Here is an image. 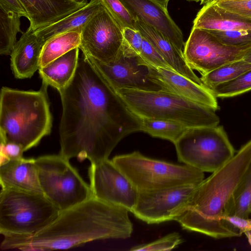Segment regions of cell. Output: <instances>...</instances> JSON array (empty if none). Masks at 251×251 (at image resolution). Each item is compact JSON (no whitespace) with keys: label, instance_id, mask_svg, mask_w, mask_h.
<instances>
[{"label":"cell","instance_id":"4dcf8cb0","mask_svg":"<svg viewBox=\"0 0 251 251\" xmlns=\"http://www.w3.org/2000/svg\"><path fill=\"white\" fill-rule=\"evenodd\" d=\"M209 31L225 45L239 48H251V30Z\"/></svg>","mask_w":251,"mask_h":251},{"label":"cell","instance_id":"7bdbcfd3","mask_svg":"<svg viewBox=\"0 0 251 251\" xmlns=\"http://www.w3.org/2000/svg\"><path fill=\"white\" fill-rule=\"evenodd\" d=\"M248 224H249V226H248V230H251V219H249V218Z\"/></svg>","mask_w":251,"mask_h":251},{"label":"cell","instance_id":"603a6c76","mask_svg":"<svg viewBox=\"0 0 251 251\" xmlns=\"http://www.w3.org/2000/svg\"><path fill=\"white\" fill-rule=\"evenodd\" d=\"M101 5L100 0H90L85 6L61 20L35 31L44 43L58 34L71 31L81 32L82 29Z\"/></svg>","mask_w":251,"mask_h":251},{"label":"cell","instance_id":"5bb4252c","mask_svg":"<svg viewBox=\"0 0 251 251\" xmlns=\"http://www.w3.org/2000/svg\"><path fill=\"white\" fill-rule=\"evenodd\" d=\"M84 56L115 91L123 88L160 90L158 85L148 78V67L139 63V56L129 50L124 43L122 52L113 62L103 63Z\"/></svg>","mask_w":251,"mask_h":251},{"label":"cell","instance_id":"3957f363","mask_svg":"<svg viewBox=\"0 0 251 251\" xmlns=\"http://www.w3.org/2000/svg\"><path fill=\"white\" fill-rule=\"evenodd\" d=\"M251 163V140L197 186L186 209L176 221L184 229L214 238L240 236L225 217L233 195Z\"/></svg>","mask_w":251,"mask_h":251},{"label":"cell","instance_id":"8fae6325","mask_svg":"<svg viewBox=\"0 0 251 251\" xmlns=\"http://www.w3.org/2000/svg\"><path fill=\"white\" fill-rule=\"evenodd\" d=\"M250 49L225 45L209 30L193 27L183 53L188 66L202 75L227 63L242 59Z\"/></svg>","mask_w":251,"mask_h":251},{"label":"cell","instance_id":"d6a6232c","mask_svg":"<svg viewBox=\"0 0 251 251\" xmlns=\"http://www.w3.org/2000/svg\"><path fill=\"white\" fill-rule=\"evenodd\" d=\"M138 56L139 63L142 65H149L174 71L153 46L144 37L141 50Z\"/></svg>","mask_w":251,"mask_h":251},{"label":"cell","instance_id":"484cf974","mask_svg":"<svg viewBox=\"0 0 251 251\" xmlns=\"http://www.w3.org/2000/svg\"><path fill=\"white\" fill-rule=\"evenodd\" d=\"M251 213V163L236 189L227 215L248 218Z\"/></svg>","mask_w":251,"mask_h":251},{"label":"cell","instance_id":"f35d334b","mask_svg":"<svg viewBox=\"0 0 251 251\" xmlns=\"http://www.w3.org/2000/svg\"><path fill=\"white\" fill-rule=\"evenodd\" d=\"M164 7L167 8V5L170 0H153Z\"/></svg>","mask_w":251,"mask_h":251},{"label":"cell","instance_id":"30bf717a","mask_svg":"<svg viewBox=\"0 0 251 251\" xmlns=\"http://www.w3.org/2000/svg\"><path fill=\"white\" fill-rule=\"evenodd\" d=\"M123 30L101 3L81 32L79 48L85 56L103 63L113 62L123 50Z\"/></svg>","mask_w":251,"mask_h":251},{"label":"cell","instance_id":"44dd1931","mask_svg":"<svg viewBox=\"0 0 251 251\" xmlns=\"http://www.w3.org/2000/svg\"><path fill=\"white\" fill-rule=\"evenodd\" d=\"M193 27L208 30H251V18L210 2L204 5L198 12Z\"/></svg>","mask_w":251,"mask_h":251},{"label":"cell","instance_id":"ffe728a7","mask_svg":"<svg viewBox=\"0 0 251 251\" xmlns=\"http://www.w3.org/2000/svg\"><path fill=\"white\" fill-rule=\"evenodd\" d=\"M135 20L136 29L153 46L173 70L199 84L203 85L201 78L187 64L183 53L167 37L145 23L138 19Z\"/></svg>","mask_w":251,"mask_h":251},{"label":"cell","instance_id":"cb8c5ba5","mask_svg":"<svg viewBox=\"0 0 251 251\" xmlns=\"http://www.w3.org/2000/svg\"><path fill=\"white\" fill-rule=\"evenodd\" d=\"M80 41L81 32L78 31L65 32L49 39L42 47L40 68L46 66L71 50L79 48Z\"/></svg>","mask_w":251,"mask_h":251},{"label":"cell","instance_id":"7a4b0ae2","mask_svg":"<svg viewBox=\"0 0 251 251\" xmlns=\"http://www.w3.org/2000/svg\"><path fill=\"white\" fill-rule=\"evenodd\" d=\"M128 212L93 196L60 211L51 224L37 234L7 240L2 248L23 251L67 250L95 240L127 239L133 232Z\"/></svg>","mask_w":251,"mask_h":251},{"label":"cell","instance_id":"d4e9b609","mask_svg":"<svg viewBox=\"0 0 251 251\" xmlns=\"http://www.w3.org/2000/svg\"><path fill=\"white\" fill-rule=\"evenodd\" d=\"M141 131L175 144L188 129L183 124L170 120L140 117Z\"/></svg>","mask_w":251,"mask_h":251},{"label":"cell","instance_id":"e0dca14e","mask_svg":"<svg viewBox=\"0 0 251 251\" xmlns=\"http://www.w3.org/2000/svg\"><path fill=\"white\" fill-rule=\"evenodd\" d=\"M25 8L34 31L51 25L88 2L86 0H20Z\"/></svg>","mask_w":251,"mask_h":251},{"label":"cell","instance_id":"d6986e66","mask_svg":"<svg viewBox=\"0 0 251 251\" xmlns=\"http://www.w3.org/2000/svg\"><path fill=\"white\" fill-rule=\"evenodd\" d=\"M1 188L43 194L35 159L11 160L0 165Z\"/></svg>","mask_w":251,"mask_h":251},{"label":"cell","instance_id":"e575fe53","mask_svg":"<svg viewBox=\"0 0 251 251\" xmlns=\"http://www.w3.org/2000/svg\"><path fill=\"white\" fill-rule=\"evenodd\" d=\"M124 43L133 53L139 55L141 50L143 37L137 29L125 28L123 30Z\"/></svg>","mask_w":251,"mask_h":251},{"label":"cell","instance_id":"6da1fadb","mask_svg":"<svg viewBox=\"0 0 251 251\" xmlns=\"http://www.w3.org/2000/svg\"><path fill=\"white\" fill-rule=\"evenodd\" d=\"M62 104L59 154L95 163L108 159L118 143L141 131L140 117L82 54L70 83L58 91Z\"/></svg>","mask_w":251,"mask_h":251},{"label":"cell","instance_id":"9c48e42d","mask_svg":"<svg viewBox=\"0 0 251 251\" xmlns=\"http://www.w3.org/2000/svg\"><path fill=\"white\" fill-rule=\"evenodd\" d=\"M178 161L213 173L235 154L222 126L189 127L174 144Z\"/></svg>","mask_w":251,"mask_h":251},{"label":"cell","instance_id":"f546056e","mask_svg":"<svg viewBox=\"0 0 251 251\" xmlns=\"http://www.w3.org/2000/svg\"><path fill=\"white\" fill-rule=\"evenodd\" d=\"M100 1L123 29L126 27L136 29L135 19L120 0Z\"/></svg>","mask_w":251,"mask_h":251},{"label":"cell","instance_id":"ee69618b","mask_svg":"<svg viewBox=\"0 0 251 251\" xmlns=\"http://www.w3.org/2000/svg\"><path fill=\"white\" fill-rule=\"evenodd\" d=\"M194 0V1H197V2H199V1H201V0Z\"/></svg>","mask_w":251,"mask_h":251},{"label":"cell","instance_id":"52a82bcc","mask_svg":"<svg viewBox=\"0 0 251 251\" xmlns=\"http://www.w3.org/2000/svg\"><path fill=\"white\" fill-rule=\"evenodd\" d=\"M112 160L139 192L198 184L204 177L203 172L193 167L151 158L138 151L116 155Z\"/></svg>","mask_w":251,"mask_h":251},{"label":"cell","instance_id":"8d00e7d4","mask_svg":"<svg viewBox=\"0 0 251 251\" xmlns=\"http://www.w3.org/2000/svg\"><path fill=\"white\" fill-rule=\"evenodd\" d=\"M0 8L27 18L26 11L20 0H0Z\"/></svg>","mask_w":251,"mask_h":251},{"label":"cell","instance_id":"ab89813d","mask_svg":"<svg viewBox=\"0 0 251 251\" xmlns=\"http://www.w3.org/2000/svg\"><path fill=\"white\" fill-rule=\"evenodd\" d=\"M248 239V241L251 246V230L246 231L245 233Z\"/></svg>","mask_w":251,"mask_h":251},{"label":"cell","instance_id":"ba28073f","mask_svg":"<svg viewBox=\"0 0 251 251\" xmlns=\"http://www.w3.org/2000/svg\"><path fill=\"white\" fill-rule=\"evenodd\" d=\"M69 160L60 154L35 159L43 194L60 211L93 196L90 185Z\"/></svg>","mask_w":251,"mask_h":251},{"label":"cell","instance_id":"4fadbf2b","mask_svg":"<svg viewBox=\"0 0 251 251\" xmlns=\"http://www.w3.org/2000/svg\"><path fill=\"white\" fill-rule=\"evenodd\" d=\"M88 176L93 197L132 212L139 191L112 160L91 163Z\"/></svg>","mask_w":251,"mask_h":251},{"label":"cell","instance_id":"8992f818","mask_svg":"<svg viewBox=\"0 0 251 251\" xmlns=\"http://www.w3.org/2000/svg\"><path fill=\"white\" fill-rule=\"evenodd\" d=\"M60 212L43 194L1 188L0 233L3 240L31 237L51 224Z\"/></svg>","mask_w":251,"mask_h":251},{"label":"cell","instance_id":"f1b7e54d","mask_svg":"<svg viewBox=\"0 0 251 251\" xmlns=\"http://www.w3.org/2000/svg\"><path fill=\"white\" fill-rule=\"evenodd\" d=\"M209 90L216 98L232 97L248 92L251 90V69Z\"/></svg>","mask_w":251,"mask_h":251},{"label":"cell","instance_id":"7402d4cb","mask_svg":"<svg viewBox=\"0 0 251 251\" xmlns=\"http://www.w3.org/2000/svg\"><path fill=\"white\" fill-rule=\"evenodd\" d=\"M79 48H75L46 66L39 69L42 82L58 91L63 89L73 78L78 63Z\"/></svg>","mask_w":251,"mask_h":251},{"label":"cell","instance_id":"ac0fdd59","mask_svg":"<svg viewBox=\"0 0 251 251\" xmlns=\"http://www.w3.org/2000/svg\"><path fill=\"white\" fill-rule=\"evenodd\" d=\"M44 43L29 28L22 34L10 54L11 69L16 78H30L39 70Z\"/></svg>","mask_w":251,"mask_h":251},{"label":"cell","instance_id":"1f68e13d","mask_svg":"<svg viewBox=\"0 0 251 251\" xmlns=\"http://www.w3.org/2000/svg\"><path fill=\"white\" fill-rule=\"evenodd\" d=\"M183 242V239L177 232H172L152 242L132 247L131 251H170L177 248Z\"/></svg>","mask_w":251,"mask_h":251},{"label":"cell","instance_id":"f6af8a7d","mask_svg":"<svg viewBox=\"0 0 251 251\" xmlns=\"http://www.w3.org/2000/svg\"><path fill=\"white\" fill-rule=\"evenodd\" d=\"M76 0V1H81L82 0Z\"/></svg>","mask_w":251,"mask_h":251},{"label":"cell","instance_id":"7c38bea8","mask_svg":"<svg viewBox=\"0 0 251 251\" xmlns=\"http://www.w3.org/2000/svg\"><path fill=\"white\" fill-rule=\"evenodd\" d=\"M198 184L139 192L137 201L132 213L137 218L148 224L176 221L186 209Z\"/></svg>","mask_w":251,"mask_h":251},{"label":"cell","instance_id":"9a60e30c","mask_svg":"<svg viewBox=\"0 0 251 251\" xmlns=\"http://www.w3.org/2000/svg\"><path fill=\"white\" fill-rule=\"evenodd\" d=\"M148 78L158 85L160 90L175 94L209 107L219 109L216 97L203 85L199 84L176 72L146 65Z\"/></svg>","mask_w":251,"mask_h":251},{"label":"cell","instance_id":"5b68a950","mask_svg":"<svg viewBox=\"0 0 251 251\" xmlns=\"http://www.w3.org/2000/svg\"><path fill=\"white\" fill-rule=\"evenodd\" d=\"M116 92L128 108L140 117L173 121L188 127L216 126L220 123L212 108L174 93L131 88Z\"/></svg>","mask_w":251,"mask_h":251},{"label":"cell","instance_id":"b9f144b4","mask_svg":"<svg viewBox=\"0 0 251 251\" xmlns=\"http://www.w3.org/2000/svg\"><path fill=\"white\" fill-rule=\"evenodd\" d=\"M226 0H231V1H236V0H213L211 2H217L220 1H226Z\"/></svg>","mask_w":251,"mask_h":251},{"label":"cell","instance_id":"277c9868","mask_svg":"<svg viewBox=\"0 0 251 251\" xmlns=\"http://www.w3.org/2000/svg\"><path fill=\"white\" fill-rule=\"evenodd\" d=\"M48 86L42 82L38 91L1 88L0 140L17 143L25 151L38 145L50 133L52 119Z\"/></svg>","mask_w":251,"mask_h":251},{"label":"cell","instance_id":"2e32d148","mask_svg":"<svg viewBox=\"0 0 251 251\" xmlns=\"http://www.w3.org/2000/svg\"><path fill=\"white\" fill-rule=\"evenodd\" d=\"M120 0L135 20H139L160 32L183 53L185 43L182 33L169 15L167 8L153 0Z\"/></svg>","mask_w":251,"mask_h":251},{"label":"cell","instance_id":"60d3db41","mask_svg":"<svg viewBox=\"0 0 251 251\" xmlns=\"http://www.w3.org/2000/svg\"><path fill=\"white\" fill-rule=\"evenodd\" d=\"M213 0H201V1L200 2L201 4H206L207 3H209L211 2H212Z\"/></svg>","mask_w":251,"mask_h":251},{"label":"cell","instance_id":"836d02e7","mask_svg":"<svg viewBox=\"0 0 251 251\" xmlns=\"http://www.w3.org/2000/svg\"><path fill=\"white\" fill-rule=\"evenodd\" d=\"M24 152L21 145L14 142L0 140V165L9 160L23 157Z\"/></svg>","mask_w":251,"mask_h":251},{"label":"cell","instance_id":"74e56055","mask_svg":"<svg viewBox=\"0 0 251 251\" xmlns=\"http://www.w3.org/2000/svg\"><path fill=\"white\" fill-rule=\"evenodd\" d=\"M242 59L251 64V49L245 54Z\"/></svg>","mask_w":251,"mask_h":251},{"label":"cell","instance_id":"83f0119b","mask_svg":"<svg viewBox=\"0 0 251 251\" xmlns=\"http://www.w3.org/2000/svg\"><path fill=\"white\" fill-rule=\"evenodd\" d=\"M251 69V64L243 59L227 63L201 75L202 84L208 89L233 79Z\"/></svg>","mask_w":251,"mask_h":251},{"label":"cell","instance_id":"d590c367","mask_svg":"<svg viewBox=\"0 0 251 251\" xmlns=\"http://www.w3.org/2000/svg\"><path fill=\"white\" fill-rule=\"evenodd\" d=\"M215 3L229 11L251 18V0H226Z\"/></svg>","mask_w":251,"mask_h":251},{"label":"cell","instance_id":"4316f807","mask_svg":"<svg viewBox=\"0 0 251 251\" xmlns=\"http://www.w3.org/2000/svg\"><path fill=\"white\" fill-rule=\"evenodd\" d=\"M21 17L0 8V53L10 55L16 44L17 33L22 32Z\"/></svg>","mask_w":251,"mask_h":251}]
</instances>
